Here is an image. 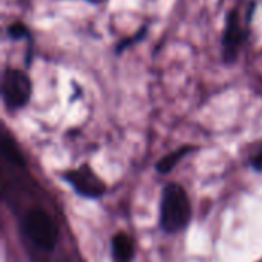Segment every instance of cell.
I'll list each match as a JSON object with an SVG mask.
<instances>
[{
    "label": "cell",
    "mask_w": 262,
    "mask_h": 262,
    "mask_svg": "<svg viewBox=\"0 0 262 262\" xmlns=\"http://www.w3.org/2000/svg\"><path fill=\"white\" fill-rule=\"evenodd\" d=\"M190 216L192 207L187 192L180 184L166 186L161 196V227L167 233H177L189 224Z\"/></svg>",
    "instance_id": "1"
},
{
    "label": "cell",
    "mask_w": 262,
    "mask_h": 262,
    "mask_svg": "<svg viewBox=\"0 0 262 262\" xmlns=\"http://www.w3.org/2000/svg\"><path fill=\"white\" fill-rule=\"evenodd\" d=\"M25 230L29 239L43 250H52L57 244L58 230L52 218L43 210H31L25 220Z\"/></svg>",
    "instance_id": "2"
},
{
    "label": "cell",
    "mask_w": 262,
    "mask_h": 262,
    "mask_svg": "<svg viewBox=\"0 0 262 262\" xmlns=\"http://www.w3.org/2000/svg\"><path fill=\"white\" fill-rule=\"evenodd\" d=\"M2 95L9 109H18L29 101L31 81L29 77L18 69H8L3 74Z\"/></svg>",
    "instance_id": "3"
},
{
    "label": "cell",
    "mask_w": 262,
    "mask_h": 262,
    "mask_svg": "<svg viewBox=\"0 0 262 262\" xmlns=\"http://www.w3.org/2000/svg\"><path fill=\"white\" fill-rule=\"evenodd\" d=\"M64 180L69 181L80 195L88 198H98L106 190L104 183L88 166H83L77 170H71L64 175Z\"/></svg>",
    "instance_id": "4"
},
{
    "label": "cell",
    "mask_w": 262,
    "mask_h": 262,
    "mask_svg": "<svg viewBox=\"0 0 262 262\" xmlns=\"http://www.w3.org/2000/svg\"><path fill=\"white\" fill-rule=\"evenodd\" d=\"M241 41H243V32L239 29L238 12L230 11L229 18H227L226 32H224V58L227 61L235 60L236 51H238V46Z\"/></svg>",
    "instance_id": "5"
},
{
    "label": "cell",
    "mask_w": 262,
    "mask_h": 262,
    "mask_svg": "<svg viewBox=\"0 0 262 262\" xmlns=\"http://www.w3.org/2000/svg\"><path fill=\"white\" fill-rule=\"evenodd\" d=\"M112 259L114 262H132L134 259V243L129 235L117 233L112 238Z\"/></svg>",
    "instance_id": "6"
},
{
    "label": "cell",
    "mask_w": 262,
    "mask_h": 262,
    "mask_svg": "<svg viewBox=\"0 0 262 262\" xmlns=\"http://www.w3.org/2000/svg\"><path fill=\"white\" fill-rule=\"evenodd\" d=\"M190 150H192L190 146H184V147H181V149H178V150H175V152L166 155V157H164L163 160H160V163L157 164L158 172H161V173L170 172V170L178 164V161H180L183 157H186Z\"/></svg>",
    "instance_id": "7"
},
{
    "label": "cell",
    "mask_w": 262,
    "mask_h": 262,
    "mask_svg": "<svg viewBox=\"0 0 262 262\" xmlns=\"http://www.w3.org/2000/svg\"><path fill=\"white\" fill-rule=\"evenodd\" d=\"M2 150H3V155L8 158V161H11L12 164H17V166H23V158H21L20 152L17 150L14 141L11 138H8L6 135L2 140Z\"/></svg>",
    "instance_id": "8"
},
{
    "label": "cell",
    "mask_w": 262,
    "mask_h": 262,
    "mask_svg": "<svg viewBox=\"0 0 262 262\" xmlns=\"http://www.w3.org/2000/svg\"><path fill=\"white\" fill-rule=\"evenodd\" d=\"M8 34L12 37V38H21L28 34L26 28L21 25V23H15V25H11L9 29H8Z\"/></svg>",
    "instance_id": "9"
},
{
    "label": "cell",
    "mask_w": 262,
    "mask_h": 262,
    "mask_svg": "<svg viewBox=\"0 0 262 262\" xmlns=\"http://www.w3.org/2000/svg\"><path fill=\"white\" fill-rule=\"evenodd\" d=\"M252 166L256 169V170H259V172H262V147L261 150L252 158Z\"/></svg>",
    "instance_id": "10"
}]
</instances>
